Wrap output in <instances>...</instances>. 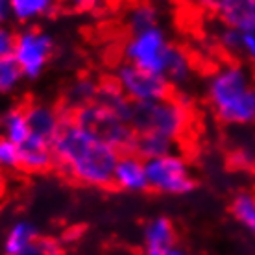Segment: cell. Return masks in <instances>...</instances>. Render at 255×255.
Segmentation results:
<instances>
[{"label":"cell","instance_id":"obj_29","mask_svg":"<svg viewBox=\"0 0 255 255\" xmlns=\"http://www.w3.org/2000/svg\"><path fill=\"white\" fill-rule=\"evenodd\" d=\"M6 192H7V176L4 170H0V202L4 200Z\"/></svg>","mask_w":255,"mask_h":255},{"label":"cell","instance_id":"obj_27","mask_svg":"<svg viewBox=\"0 0 255 255\" xmlns=\"http://www.w3.org/2000/svg\"><path fill=\"white\" fill-rule=\"evenodd\" d=\"M9 19H13L9 0H0V26H6Z\"/></svg>","mask_w":255,"mask_h":255},{"label":"cell","instance_id":"obj_16","mask_svg":"<svg viewBox=\"0 0 255 255\" xmlns=\"http://www.w3.org/2000/svg\"><path fill=\"white\" fill-rule=\"evenodd\" d=\"M98 87L100 83L95 82L93 78H78L70 83V87L65 93V109L67 113H72L76 109L87 106V104H93L96 100V95H98Z\"/></svg>","mask_w":255,"mask_h":255},{"label":"cell","instance_id":"obj_30","mask_svg":"<svg viewBox=\"0 0 255 255\" xmlns=\"http://www.w3.org/2000/svg\"><path fill=\"white\" fill-rule=\"evenodd\" d=\"M198 6L207 9V11H213V7H215V0H194Z\"/></svg>","mask_w":255,"mask_h":255},{"label":"cell","instance_id":"obj_11","mask_svg":"<svg viewBox=\"0 0 255 255\" xmlns=\"http://www.w3.org/2000/svg\"><path fill=\"white\" fill-rule=\"evenodd\" d=\"M20 170L26 174H43L54 168V150L52 140L32 135L19 144Z\"/></svg>","mask_w":255,"mask_h":255},{"label":"cell","instance_id":"obj_14","mask_svg":"<svg viewBox=\"0 0 255 255\" xmlns=\"http://www.w3.org/2000/svg\"><path fill=\"white\" fill-rule=\"evenodd\" d=\"M95 102H98L100 106H104V108H108L109 111L115 113L117 117H121V119H124V121H128V122H131L135 104L122 93V89L117 85L115 80H106V82L100 83Z\"/></svg>","mask_w":255,"mask_h":255},{"label":"cell","instance_id":"obj_6","mask_svg":"<svg viewBox=\"0 0 255 255\" xmlns=\"http://www.w3.org/2000/svg\"><path fill=\"white\" fill-rule=\"evenodd\" d=\"M70 117L80 126H83L85 129H89L95 135H98L100 139L109 142L121 153L133 152L137 133H135L131 122L117 117L115 113H111L108 108L100 106L98 102L87 104V106L72 111Z\"/></svg>","mask_w":255,"mask_h":255},{"label":"cell","instance_id":"obj_4","mask_svg":"<svg viewBox=\"0 0 255 255\" xmlns=\"http://www.w3.org/2000/svg\"><path fill=\"white\" fill-rule=\"evenodd\" d=\"M131 126L135 133H152L178 144L191 128V108L185 96H166L155 102L133 106Z\"/></svg>","mask_w":255,"mask_h":255},{"label":"cell","instance_id":"obj_9","mask_svg":"<svg viewBox=\"0 0 255 255\" xmlns=\"http://www.w3.org/2000/svg\"><path fill=\"white\" fill-rule=\"evenodd\" d=\"M113 187L124 192H144L148 191L146 165L144 159L135 152H124L117 161L113 172Z\"/></svg>","mask_w":255,"mask_h":255},{"label":"cell","instance_id":"obj_7","mask_svg":"<svg viewBox=\"0 0 255 255\" xmlns=\"http://www.w3.org/2000/svg\"><path fill=\"white\" fill-rule=\"evenodd\" d=\"M54 48L56 43L50 33L37 26H30L17 33L11 56L19 63L24 78L37 80L52 59Z\"/></svg>","mask_w":255,"mask_h":255},{"label":"cell","instance_id":"obj_5","mask_svg":"<svg viewBox=\"0 0 255 255\" xmlns=\"http://www.w3.org/2000/svg\"><path fill=\"white\" fill-rule=\"evenodd\" d=\"M148 189L165 196H185L196 189V179L185 155L170 152L144 161Z\"/></svg>","mask_w":255,"mask_h":255},{"label":"cell","instance_id":"obj_26","mask_svg":"<svg viewBox=\"0 0 255 255\" xmlns=\"http://www.w3.org/2000/svg\"><path fill=\"white\" fill-rule=\"evenodd\" d=\"M67 6H70L72 9L78 11H87V9H96V7H102L106 2L109 0H65Z\"/></svg>","mask_w":255,"mask_h":255},{"label":"cell","instance_id":"obj_10","mask_svg":"<svg viewBox=\"0 0 255 255\" xmlns=\"http://www.w3.org/2000/svg\"><path fill=\"white\" fill-rule=\"evenodd\" d=\"M213 13L226 28L255 35V0H215Z\"/></svg>","mask_w":255,"mask_h":255},{"label":"cell","instance_id":"obj_15","mask_svg":"<svg viewBox=\"0 0 255 255\" xmlns=\"http://www.w3.org/2000/svg\"><path fill=\"white\" fill-rule=\"evenodd\" d=\"M39 230L37 226L32 220H15V222L7 228L4 241H2V250L4 255L7 254H17L22 250L30 248L37 243L39 239Z\"/></svg>","mask_w":255,"mask_h":255},{"label":"cell","instance_id":"obj_18","mask_svg":"<svg viewBox=\"0 0 255 255\" xmlns=\"http://www.w3.org/2000/svg\"><path fill=\"white\" fill-rule=\"evenodd\" d=\"M58 0H9L11 17L19 22H33L54 11Z\"/></svg>","mask_w":255,"mask_h":255},{"label":"cell","instance_id":"obj_25","mask_svg":"<svg viewBox=\"0 0 255 255\" xmlns=\"http://www.w3.org/2000/svg\"><path fill=\"white\" fill-rule=\"evenodd\" d=\"M15 37H17V33L13 32L11 28H7V24L0 26V59L9 58L13 54Z\"/></svg>","mask_w":255,"mask_h":255},{"label":"cell","instance_id":"obj_31","mask_svg":"<svg viewBox=\"0 0 255 255\" xmlns=\"http://www.w3.org/2000/svg\"><path fill=\"white\" fill-rule=\"evenodd\" d=\"M165 255H191V254H187L183 248H178V246H174L172 250H168Z\"/></svg>","mask_w":255,"mask_h":255},{"label":"cell","instance_id":"obj_12","mask_svg":"<svg viewBox=\"0 0 255 255\" xmlns=\"http://www.w3.org/2000/svg\"><path fill=\"white\" fill-rule=\"evenodd\" d=\"M26 119H28V126H30V133L43 137L46 140H54L58 135L59 128L63 124L67 111H59L54 106L43 102H32L24 108Z\"/></svg>","mask_w":255,"mask_h":255},{"label":"cell","instance_id":"obj_3","mask_svg":"<svg viewBox=\"0 0 255 255\" xmlns=\"http://www.w3.org/2000/svg\"><path fill=\"white\" fill-rule=\"evenodd\" d=\"M124 59L146 72L165 76L174 85L191 80L192 61L183 48L174 46L161 26L131 33L122 48Z\"/></svg>","mask_w":255,"mask_h":255},{"label":"cell","instance_id":"obj_2","mask_svg":"<svg viewBox=\"0 0 255 255\" xmlns=\"http://www.w3.org/2000/svg\"><path fill=\"white\" fill-rule=\"evenodd\" d=\"M207 102L218 121L230 126L255 124V78L244 65H218L207 80Z\"/></svg>","mask_w":255,"mask_h":255},{"label":"cell","instance_id":"obj_13","mask_svg":"<svg viewBox=\"0 0 255 255\" xmlns=\"http://www.w3.org/2000/svg\"><path fill=\"white\" fill-rule=\"evenodd\" d=\"M176 246V230L166 217H153L142 230L144 255H165Z\"/></svg>","mask_w":255,"mask_h":255},{"label":"cell","instance_id":"obj_22","mask_svg":"<svg viewBox=\"0 0 255 255\" xmlns=\"http://www.w3.org/2000/svg\"><path fill=\"white\" fill-rule=\"evenodd\" d=\"M174 146H176V142L165 139V137H159V135L137 133L133 152L139 153L140 157L146 161L152 159V157H159V155L174 152Z\"/></svg>","mask_w":255,"mask_h":255},{"label":"cell","instance_id":"obj_28","mask_svg":"<svg viewBox=\"0 0 255 255\" xmlns=\"http://www.w3.org/2000/svg\"><path fill=\"white\" fill-rule=\"evenodd\" d=\"M7 255H45V254H43V250L39 248V244L35 243L33 246L22 250V252H17V254H7Z\"/></svg>","mask_w":255,"mask_h":255},{"label":"cell","instance_id":"obj_20","mask_svg":"<svg viewBox=\"0 0 255 255\" xmlns=\"http://www.w3.org/2000/svg\"><path fill=\"white\" fill-rule=\"evenodd\" d=\"M126 24L128 30L131 33L142 32L153 26H159V17H157V9L150 2H137L128 9L126 13Z\"/></svg>","mask_w":255,"mask_h":255},{"label":"cell","instance_id":"obj_24","mask_svg":"<svg viewBox=\"0 0 255 255\" xmlns=\"http://www.w3.org/2000/svg\"><path fill=\"white\" fill-rule=\"evenodd\" d=\"M0 170L13 172L20 170V152L19 144L0 135Z\"/></svg>","mask_w":255,"mask_h":255},{"label":"cell","instance_id":"obj_17","mask_svg":"<svg viewBox=\"0 0 255 255\" xmlns=\"http://www.w3.org/2000/svg\"><path fill=\"white\" fill-rule=\"evenodd\" d=\"M0 135L13 140L15 144H22L30 137L24 108H11L0 115Z\"/></svg>","mask_w":255,"mask_h":255},{"label":"cell","instance_id":"obj_23","mask_svg":"<svg viewBox=\"0 0 255 255\" xmlns=\"http://www.w3.org/2000/svg\"><path fill=\"white\" fill-rule=\"evenodd\" d=\"M22 80H24V74H22L19 63L13 59V56L0 59V95L13 93Z\"/></svg>","mask_w":255,"mask_h":255},{"label":"cell","instance_id":"obj_19","mask_svg":"<svg viewBox=\"0 0 255 255\" xmlns=\"http://www.w3.org/2000/svg\"><path fill=\"white\" fill-rule=\"evenodd\" d=\"M231 215L244 231H248L250 235L255 237V192H237L231 202Z\"/></svg>","mask_w":255,"mask_h":255},{"label":"cell","instance_id":"obj_8","mask_svg":"<svg viewBox=\"0 0 255 255\" xmlns=\"http://www.w3.org/2000/svg\"><path fill=\"white\" fill-rule=\"evenodd\" d=\"M113 80L133 104L163 100L172 93V83L165 76L146 72L140 67L128 63V61L119 65Z\"/></svg>","mask_w":255,"mask_h":255},{"label":"cell","instance_id":"obj_32","mask_svg":"<svg viewBox=\"0 0 255 255\" xmlns=\"http://www.w3.org/2000/svg\"><path fill=\"white\" fill-rule=\"evenodd\" d=\"M146 2H150V4L155 6V4H163V2H166V0H146Z\"/></svg>","mask_w":255,"mask_h":255},{"label":"cell","instance_id":"obj_1","mask_svg":"<svg viewBox=\"0 0 255 255\" xmlns=\"http://www.w3.org/2000/svg\"><path fill=\"white\" fill-rule=\"evenodd\" d=\"M54 166L65 178L91 189L113 187V172L121 152L93 131L72 121L70 113L52 140Z\"/></svg>","mask_w":255,"mask_h":255},{"label":"cell","instance_id":"obj_21","mask_svg":"<svg viewBox=\"0 0 255 255\" xmlns=\"http://www.w3.org/2000/svg\"><path fill=\"white\" fill-rule=\"evenodd\" d=\"M220 45L230 52V54H241L252 61L255 67V35L254 33H243L226 28L220 33Z\"/></svg>","mask_w":255,"mask_h":255}]
</instances>
